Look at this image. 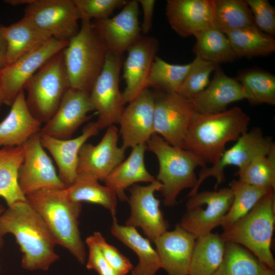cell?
I'll list each match as a JSON object with an SVG mask.
<instances>
[{
  "label": "cell",
  "mask_w": 275,
  "mask_h": 275,
  "mask_svg": "<svg viewBox=\"0 0 275 275\" xmlns=\"http://www.w3.org/2000/svg\"><path fill=\"white\" fill-rule=\"evenodd\" d=\"M191 65V62L184 65L170 64L156 56L148 79V88L178 93Z\"/></svg>",
  "instance_id": "38"
},
{
  "label": "cell",
  "mask_w": 275,
  "mask_h": 275,
  "mask_svg": "<svg viewBox=\"0 0 275 275\" xmlns=\"http://www.w3.org/2000/svg\"><path fill=\"white\" fill-rule=\"evenodd\" d=\"M93 111L89 93L70 88L54 115L39 133L59 139H71L78 127L92 117L88 114Z\"/></svg>",
  "instance_id": "19"
},
{
  "label": "cell",
  "mask_w": 275,
  "mask_h": 275,
  "mask_svg": "<svg viewBox=\"0 0 275 275\" xmlns=\"http://www.w3.org/2000/svg\"><path fill=\"white\" fill-rule=\"evenodd\" d=\"M8 115L0 122V148L22 146L40 132L42 123L30 113L22 90L11 106Z\"/></svg>",
  "instance_id": "25"
},
{
  "label": "cell",
  "mask_w": 275,
  "mask_h": 275,
  "mask_svg": "<svg viewBox=\"0 0 275 275\" xmlns=\"http://www.w3.org/2000/svg\"><path fill=\"white\" fill-rule=\"evenodd\" d=\"M2 35L6 43L5 66L12 63L52 37L24 17L9 26L3 25Z\"/></svg>",
  "instance_id": "27"
},
{
  "label": "cell",
  "mask_w": 275,
  "mask_h": 275,
  "mask_svg": "<svg viewBox=\"0 0 275 275\" xmlns=\"http://www.w3.org/2000/svg\"><path fill=\"white\" fill-rule=\"evenodd\" d=\"M239 180L250 185L275 188V146L267 154L254 156L249 162L238 169Z\"/></svg>",
  "instance_id": "39"
},
{
  "label": "cell",
  "mask_w": 275,
  "mask_h": 275,
  "mask_svg": "<svg viewBox=\"0 0 275 275\" xmlns=\"http://www.w3.org/2000/svg\"><path fill=\"white\" fill-rule=\"evenodd\" d=\"M96 178L86 174L77 173L74 182L65 188L67 197L72 201L88 202L100 205L115 217L118 197L107 186L101 185Z\"/></svg>",
  "instance_id": "29"
},
{
  "label": "cell",
  "mask_w": 275,
  "mask_h": 275,
  "mask_svg": "<svg viewBox=\"0 0 275 275\" xmlns=\"http://www.w3.org/2000/svg\"><path fill=\"white\" fill-rule=\"evenodd\" d=\"M4 211H5V208L4 206L0 204V218L3 213L4 212ZM2 244H3L2 237H1L0 236V249L2 248Z\"/></svg>",
  "instance_id": "49"
},
{
  "label": "cell",
  "mask_w": 275,
  "mask_h": 275,
  "mask_svg": "<svg viewBox=\"0 0 275 275\" xmlns=\"http://www.w3.org/2000/svg\"><path fill=\"white\" fill-rule=\"evenodd\" d=\"M99 129L94 122H90L79 136L67 140L40 134L41 142L54 159L59 176L66 187L75 180L77 174L78 154L81 146L91 137L97 135Z\"/></svg>",
  "instance_id": "24"
},
{
  "label": "cell",
  "mask_w": 275,
  "mask_h": 275,
  "mask_svg": "<svg viewBox=\"0 0 275 275\" xmlns=\"http://www.w3.org/2000/svg\"><path fill=\"white\" fill-rule=\"evenodd\" d=\"M112 234L138 256L139 262L131 270L132 275H155L161 268L158 255L148 239L143 237L135 228L119 225L113 217Z\"/></svg>",
  "instance_id": "28"
},
{
  "label": "cell",
  "mask_w": 275,
  "mask_h": 275,
  "mask_svg": "<svg viewBox=\"0 0 275 275\" xmlns=\"http://www.w3.org/2000/svg\"><path fill=\"white\" fill-rule=\"evenodd\" d=\"M24 17L57 39L69 41L79 31L74 0H32Z\"/></svg>",
  "instance_id": "13"
},
{
  "label": "cell",
  "mask_w": 275,
  "mask_h": 275,
  "mask_svg": "<svg viewBox=\"0 0 275 275\" xmlns=\"http://www.w3.org/2000/svg\"><path fill=\"white\" fill-rule=\"evenodd\" d=\"M212 80L202 92L187 99L194 111L212 114L226 111L232 103L245 99L243 89L236 79L226 75L217 65Z\"/></svg>",
  "instance_id": "22"
},
{
  "label": "cell",
  "mask_w": 275,
  "mask_h": 275,
  "mask_svg": "<svg viewBox=\"0 0 275 275\" xmlns=\"http://www.w3.org/2000/svg\"><path fill=\"white\" fill-rule=\"evenodd\" d=\"M214 0H168L166 14L171 28L187 37L212 27Z\"/></svg>",
  "instance_id": "21"
},
{
  "label": "cell",
  "mask_w": 275,
  "mask_h": 275,
  "mask_svg": "<svg viewBox=\"0 0 275 275\" xmlns=\"http://www.w3.org/2000/svg\"><path fill=\"white\" fill-rule=\"evenodd\" d=\"M0 269H1V267H0Z\"/></svg>",
  "instance_id": "51"
},
{
  "label": "cell",
  "mask_w": 275,
  "mask_h": 275,
  "mask_svg": "<svg viewBox=\"0 0 275 275\" xmlns=\"http://www.w3.org/2000/svg\"><path fill=\"white\" fill-rule=\"evenodd\" d=\"M252 104H275V76L260 69H248L236 78Z\"/></svg>",
  "instance_id": "37"
},
{
  "label": "cell",
  "mask_w": 275,
  "mask_h": 275,
  "mask_svg": "<svg viewBox=\"0 0 275 275\" xmlns=\"http://www.w3.org/2000/svg\"><path fill=\"white\" fill-rule=\"evenodd\" d=\"M268 268L243 246L226 242L223 261L212 275H264Z\"/></svg>",
  "instance_id": "35"
},
{
  "label": "cell",
  "mask_w": 275,
  "mask_h": 275,
  "mask_svg": "<svg viewBox=\"0 0 275 275\" xmlns=\"http://www.w3.org/2000/svg\"><path fill=\"white\" fill-rule=\"evenodd\" d=\"M158 47L156 38L142 36L127 51V56L123 63L126 86L122 94L125 104L149 89L148 79Z\"/></svg>",
  "instance_id": "20"
},
{
  "label": "cell",
  "mask_w": 275,
  "mask_h": 275,
  "mask_svg": "<svg viewBox=\"0 0 275 275\" xmlns=\"http://www.w3.org/2000/svg\"><path fill=\"white\" fill-rule=\"evenodd\" d=\"M196 238L177 224L154 241L161 268L168 275H188Z\"/></svg>",
  "instance_id": "23"
},
{
  "label": "cell",
  "mask_w": 275,
  "mask_h": 275,
  "mask_svg": "<svg viewBox=\"0 0 275 275\" xmlns=\"http://www.w3.org/2000/svg\"><path fill=\"white\" fill-rule=\"evenodd\" d=\"M146 144L131 148L129 156L120 163L103 181L121 201H128L125 190L136 183L152 182L156 180L146 169L144 156Z\"/></svg>",
  "instance_id": "26"
},
{
  "label": "cell",
  "mask_w": 275,
  "mask_h": 275,
  "mask_svg": "<svg viewBox=\"0 0 275 275\" xmlns=\"http://www.w3.org/2000/svg\"><path fill=\"white\" fill-rule=\"evenodd\" d=\"M68 42L51 37L12 63L1 68L4 104L11 106L26 81L49 59L63 50Z\"/></svg>",
  "instance_id": "14"
},
{
  "label": "cell",
  "mask_w": 275,
  "mask_h": 275,
  "mask_svg": "<svg viewBox=\"0 0 275 275\" xmlns=\"http://www.w3.org/2000/svg\"><path fill=\"white\" fill-rule=\"evenodd\" d=\"M154 94V131L169 144L182 148L195 111L177 93L157 90Z\"/></svg>",
  "instance_id": "10"
},
{
  "label": "cell",
  "mask_w": 275,
  "mask_h": 275,
  "mask_svg": "<svg viewBox=\"0 0 275 275\" xmlns=\"http://www.w3.org/2000/svg\"><path fill=\"white\" fill-rule=\"evenodd\" d=\"M3 25L0 24V68L5 64L6 43L2 35Z\"/></svg>",
  "instance_id": "46"
},
{
  "label": "cell",
  "mask_w": 275,
  "mask_h": 275,
  "mask_svg": "<svg viewBox=\"0 0 275 275\" xmlns=\"http://www.w3.org/2000/svg\"><path fill=\"white\" fill-rule=\"evenodd\" d=\"M146 145L147 149L156 155L158 161L156 179L162 184L160 191L163 203L167 206H174L182 190L192 189L196 185V169L206 167V163L193 152L173 146L156 133Z\"/></svg>",
  "instance_id": "5"
},
{
  "label": "cell",
  "mask_w": 275,
  "mask_h": 275,
  "mask_svg": "<svg viewBox=\"0 0 275 275\" xmlns=\"http://www.w3.org/2000/svg\"><path fill=\"white\" fill-rule=\"evenodd\" d=\"M86 243L89 249L87 268L95 270L99 275H116L103 258L91 236L87 238Z\"/></svg>",
  "instance_id": "44"
},
{
  "label": "cell",
  "mask_w": 275,
  "mask_h": 275,
  "mask_svg": "<svg viewBox=\"0 0 275 275\" xmlns=\"http://www.w3.org/2000/svg\"><path fill=\"white\" fill-rule=\"evenodd\" d=\"M212 28L227 33L256 26L246 1L214 0Z\"/></svg>",
  "instance_id": "34"
},
{
  "label": "cell",
  "mask_w": 275,
  "mask_h": 275,
  "mask_svg": "<svg viewBox=\"0 0 275 275\" xmlns=\"http://www.w3.org/2000/svg\"><path fill=\"white\" fill-rule=\"evenodd\" d=\"M91 237L116 275H126L132 269L130 260L115 247L108 243L100 232H95Z\"/></svg>",
  "instance_id": "42"
},
{
  "label": "cell",
  "mask_w": 275,
  "mask_h": 275,
  "mask_svg": "<svg viewBox=\"0 0 275 275\" xmlns=\"http://www.w3.org/2000/svg\"><path fill=\"white\" fill-rule=\"evenodd\" d=\"M193 48L196 57L219 65L237 59L229 40L225 34L214 28L197 33Z\"/></svg>",
  "instance_id": "32"
},
{
  "label": "cell",
  "mask_w": 275,
  "mask_h": 275,
  "mask_svg": "<svg viewBox=\"0 0 275 275\" xmlns=\"http://www.w3.org/2000/svg\"><path fill=\"white\" fill-rule=\"evenodd\" d=\"M118 129L113 125L107 128L97 145L85 143L79 152L77 173L104 181L125 158L126 150L118 146Z\"/></svg>",
  "instance_id": "17"
},
{
  "label": "cell",
  "mask_w": 275,
  "mask_h": 275,
  "mask_svg": "<svg viewBox=\"0 0 275 275\" xmlns=\"http://www.w3.org/2000/svg\"><path fill=\"white\" fill-rule=\"evenodd\" d=\"M1 70V68H0ZM4 104V96L2 88L1 81V75H0V110L2 105Z\"/></svg>",
  "instance_id": "48"
},
{
  "label": "cell",
  "mask_w": 275,
  "mask_h": 275,
  "mask_svg": "<svg viewBox=\"0 0 275 275\" xmlns=\"http://www.w3.org/2000/svg\"><path fill=\"white\" fill-rule=\"evenodd\" d=\"M22 146L24 157L18 171V182L25 196L43 189L67 187L41 144L40 133L32 136Z\"/></svg>",
  "instance_id": "12"
},
{
  "label": "cell",
  "mask_w": 275,
  "mask_h": 275,
  "mask_svg": "<svg viewBox=\"0 0 275 275\" xmlns=\"http://www.w3.org/2000/svg\"><path fill=\"white\" fill-rule=\"evenodd\" d=\"M154 92L146 89L124 107L118 124L125 150L146 144L154 133Z\"/></svg>",
  "instance_id": "18"
},
{
  "label": "cell",
  "mask_w": 275,
  "mask_h": 275,
  "mask_svg": "<svg viewBox=\"0 0 275 275\" xmlns=\"http://www.w3.org/2000/svg\"><path fill=\"white\" fill-rule=\"evenodd\" d=\"M143 9V20L141 26L143 34H148L152 27V19L155 7L154 0H138Z\"/></svg>",
  "instance_id": "45"
},
{
  "label": "cell",
  "mask_w": 275,
  "mask_h": 275,
  "mask_svg": "<svg viewBox=\"0 0 275 275\" xmlns=\"http://www.w3.org/2000/svg\"><path fill=\"white\" fill-rule=\"evenodd\" d=\"M225 244L221 235L212 232L196 239L188 275H212L223 261Z\"/></svg>",
  "instance_id": "30"
},
{
  "label": "cell",
  "mask_w": 275,
  "mask_h": 275,
  "mask_svg": "<svg viewBox=\"0 0 275 275\" xmlns=\"http://www.w3.org/2000/svg\"><path fill=\"white\" fill-rule=\"evenodd\" d=\"M264 275H275L274 270L268 268Z\"/></svg>",
  "instance_id": "50"
},
{
  "label": "cell",
  "mask_w": 275,
  "mask_h": 275,
  "mask_svg": "<svg viewBox=\"0 0 275 275\" xmlns=\"http://www.w3.org/2000/svg\"><path fill=\"white\" fill-rule=\"evenodd\" d=\"M233 200L230 187L198 191L188 197L186 211L178 225L196 239L220 226Z\"/></svg>",
  "instance_id": "9"
},
{
  "label": "cell",
  "mask_w": 275,
  "mask_h": 275,
  "mask_svg": "<svg viewBox=\"0 0 275 275\" xmlns=\"http://www.w3.org/2000/svg\"><path fill=\"white\" fill-rule=\"evenodd\" d=\"M161 183L156 179L146 186L133 184L128 199L131 213L125 225L141 228L153 242L168 231L169 224L160 209V201L155 193L160 191Z\"/></svg>",
  "instance_id": "15"
},
{
  "label": "cell",
  "mask_w": 275,
  "mask_h": 275,
  "mask_svg": "<svg viewBox=\"0 0 275 275\" xmlns=\"http://www.w3.org/2000/svg\"><path fill=\"white\" fill-rule=\"evenodd\" d=\"M229 187L232 191L233 200L220 225L223 230L245 215L263 196L273 189L251 185L239 179L232 180Z\"/></svg>",
  "instance_id": "36"
},
{
  "label": "cell",
  "mask_w": 275,
  "mask_h": 275,
  "mask_svg": "<svg viewBox=\"0 0 275 275\" xmlns=\"http://www.w3.org/2000/svg\"><path fill=\"white\" fill-rule=\"evenodd\" d=\"M63 50L45 63L23 87L28 109L42 124L53 117L70 88Z\"/></svg>",
  "instance_id": "7"
},
{
  "label": "cell",
  "mask_w": 275,
  "mask_h": 275,
  "mask_svg": "<svg viewBox=\"0 0 275 275\" xmlns=\"http://www.w3.org/2000/svg\"><path fill=\"white\" fill-rule=\"evenodd\" d=\"M32 0H6L4 3L13 6H17L19 5H28Z\"/></svg>",
  "instance_id": "47"
},
{
  "label": "cell",
  "mask_w": 275,
  "mask_h": 275,
  "mask_svg": "<svg viewBox=\"0 0 275 275\" xmlns=\"http://www.w3.org/2000/svg\"><path fill=\"white\" fill-rule=\"evenodd\" d=\"M126 0H74L80 19L100 20L110 17L115 10L123 8Z\"/></svg>",
  "instance_id": "41"
},
{
  "label": "cell",
  "mask_w": 275,
  "mask_h": 275,
  "mask_svg": "<svg viewBox=\"0 0 275 275\" xmlns=\"http://www.w3.org/2000/svg\"><path fill=\"white\" fill-rule=\"evenodd\" d=\"M23 157L22 146L0 148V197L8 206L18 201L26 200L18 182V171Z\"/></svg>",
  "instance_id": "31"
},
{
  "label": "cell",
  "mask_w": 275,
  "mask_h": 275,
  "mask_svg": "<svg viewBox=\"0 0 275 275\" xmlns=\"http://www.w3.org/2000/svg\"><path fill=\"white\" fill-rule=\"evenodd\" d=\"M178 94L188 99L204 90L210 82V75L219 65L195 57Z\"/></svg>",
  "instance_id": "40"
},
{
  "label": "cell",
  "mask_w": 275,
  "mask_h": 275,
  "mask_svg": "<svg viewBox=\"0 0 275 275\" xmlns=\"http://www.w3.org/2000/svg\"><path fill=\"white\" fill-rule=\"evenodd\" d=\"M256 26L272 36L275 35V9L267 0H246Z\"/></svg>",
  "instance_id": "43"
},
{
  "label": "cell",
  "mask_w": 275,
  "mask_h": 275,
  "mask_svg": "<svg viewBox=\"0 0 275 275\" xmlns=\"http://www.w3.org/2000/svg\"><path fill=\"white\" fill-rule=\"evenodd\" d=\"M274 222V190L271 189L221 236L225 242L243 246L264 265L274 270L275 260L271 251Z\"/></svg>",
  "instance_id": "4"
},
{
  "label": "cell",
  "mask_w": 275,
  "mask_h": 275,
  "mask_svg": "<svg viewBox=\"0 0 275 275\" xmlns=\"http://www.w3.org/2000/svg\"><path fill=\"white\" fill-rule=\"evenodd\" d=\"M251 119L240 107L221 113L195 112L188 128L182 148L193 152L206 163H216L227 143L236 141L248 131Z\"/></svg>",
  "instance_id": "2"
},
{
  "label": "cell",
  "mask_w": 275,
  "mask_h": 275,
  "mask_svg": "<svg viewBox=\"0 0 275 275\" xmlns=\"http://www.w3.org/2000/svg\"><path fill=\"white\" fill-rule=\"evenodd\" d=\"M139 15L138 1L131 0L114 17L92 21L108 51L123 55L142 36Z\"/></svg>",
  "instance_id": "16"
},
{
  "label": "cell",
  "mask_w": 275,
  "mask_h": 275,
  "mask_svg": "<svg viewBox=\"0 0 275 275\" xmlns=\"http://www.w3.org/2000/svg\"><path fill=\"white\" fill-rule=\"evenodd\" d=\"M225 34L237 58L266 56L275 51L273 37L263 32L256 26L235 30Z\"/></svg>",
  "instance_id": "33"
},
{
  "label": "cell",
  "mask_w": 275,
  "mask_h": 275,
  "mask_svg": "<svg viewBox=\"0 0 275 275\" xmlns=\"http://www.w3.org/2000/svg\"><path fill=\"white\" fill-rule=\"evenodd\" d=\"M275 146L269 138L265 137L260 129L254 128L242 134L236 143L226 150L218 161L211 167L202 168L197 177V182L191 189L187 197H190L198 190L207 178L212 177L216 180L215 190L225 180V170L230 166H237L238 169L246 165L256 155L267 154Z\"/></svg>",
  "instance_id": "11"
},
{
  "label": "cell",
  "mask_w": 275,
  "mask_h": 275,
  "mask_svg": "<svg viewBox=\"0 0 275 275\" xmlns=\"http://www.w3.org/2000/svg\"><path fill=\"white\" fill-rule=\"evenodd\" d=\"M41 217L57 244L67 250L81 264L86 252L78 229L81 203L71 200L65 189H43L25 196Z\"/></svg>",
  "instance_id": "3"
},
{
  "label": "cell",
  "mask_w": 275,
  "mask_h": 275,
  "mask_svg": "<svg viewBox=\"0 0 275 275\" xmlns=\"http://www.w3.org/2000/svg\"><path fill=\"white\" fill-rule=\"evenodd\" d=\"M77 34L63 49L70 88L90 93L108 51L90 20L81 19Z\"/></svg>",
  "instance_id": "6"
},
{
  "label": "cell",
  "mask_w": 275,
  "mask_h": 275,
  "mask_svg": "<svg viewBox=\"0 0 275 275\" xmlns=\"http://www.w3.org/2000/svg\"><path fill=\"white\" fill-rule=\"evenodd\" d=\"M13 234L22 253L24 269L46 271L59 258L56 241L44 222L25 201L8 206L0 218V236Z\"/></svg>",
  "instance_id": "1"
},
{
  "label": "cell",
  "mask_w": 275,
  "mask_h": 275,
  "mask_svg": "<svg viewBox=\"0 0 275 275\" xmlns=\"http://www.w3.org/2000/svg\"><path fill=\"white\" fill-rule=\"evenodd\" d=\"M123 55L108 51L103 68L90 92L91 101L98 114L95 122L99 130L118 124L124 108L119 90V77Z\"/></svg>",
  "instance_id": "8"
}]
</instances>
